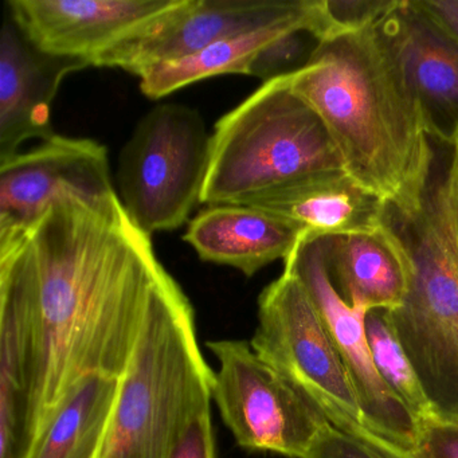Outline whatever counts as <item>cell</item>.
<instances>
[{
	"instance_id": "21",
	"label": "cell",
	"mask_w": 458,
	"mask_h": 458,
	"mask_svg": "<svg viewBox=\"0 0 458 458\" xmlns=\"http://www.w3.org/2000/svg\"><path fill=\"white\" fill-rule=\"evenodd\" d=\"M329 13L342 28L360 30L382 22L395 12L398 0H327Z\"/></svg>"
},
{
	"instance_id": "23",
	"label": "cell",
	"mask_w": 458,
	"mask_h": 458,
	"mask_svg": "<svg viewBox=\"0 0 458 458\" xmlns=\"http://www.w3.org/2000/svg\"><path fill=\"white\" fill-rule=\"evenodd\" d=\"M302 458H380L353 434L328 425L313 441Z\"/></svg>"
},
{
	"instance_id": "2",
	"label": "cell",
	"mask_w": 458,
	"mask_h": 458,
	"mask_svg": "<svg viewBox=\"0 0 458 458\" xmlns=\"http://www.w3.org/2000/svg\"><path fill=\"white\" fill-rule=\"evenodd\" d=\"M382 22L318 41L289 81L320 117L344 173L407 216L422 203L436 131Z\"/></svg>"
},
{
	"instance_id": "12",
	"label": "cell",
	"mask_w": 458,
	"mask_h": 458,
	"mask_svg": "<svg viewBox=\"0 0 458 458\" xmlns=\"http://www.w3.org/2000/svg\"><path fill=\"white\" fill-rule=\"evenodd\" d=\"M116 192L108 149L92 139L55 133L28 152L0 162V230L31 224L63 192Z\"/></svg>"
},
{
	"instance_id": "26",
	"label": "cell",
	"mask_w": 458,
	"mask_h": 458,
	"mask_svg": "<svg viewBox=\"0 0 458 458\" xmlns=\"http://www.w3.org/2000/svg\"><path fill=\"white\" fill-rule=\"evenodd\" d=\"M337 428L353 434L356 438L360 439L367 446L371 447L380 458H415L410 450L396 446L393 442L380 437L379 434L364 428L361 423L345 422L337 426Z\"/></svg>"
},
{
	"instance_id": "24",
	"label": "cell",
	"mask_w": 458,
	"mask_h": 458,
	"mask_svg": "<svg viewBox=\"0 0 458 458\" xmlns=\"http://www.w3.org/2000/svg\"><path fill=\"white\" fill-rule=\"evenodd\" d=\"M211 412L195 420L170 458H216Z\"/></svg>"
},
{
	"instance_id": "3",
	"label": "cell",
	"mask_w": 458,
	"mask_h": 458,
	"mask_svg": "<svg viewBox=\"0 0 458 458\" xmlns=\"http://www.w3.org/2000/svg\"><path fill=\"white\" fill-rule=\"evenodd\" d=\"M420 208L387 219L410 262L403 302L385 310L422 386L434 418L458 423V176L441 143Z\"/></svg>"
},
{
	"instance_id": "17",
	"label": "cell",
	"mask_w": 458,
	"mask_h": 458,
	"mask_svg": "<svg viewBox=\"0 0 458 458\" xmlns=\"http://www.w3.org/2000/svg\"><path fill=\"white\" fill-rule=\"evenodd\" d=\"M183 240L202 261L226 265L251 277L296 248L300 233L248 205L206 206L189 222Z\"/></svg>"
},
{
	"instance_id": "6",
	"label": "cell",
	"mask_w": 458,
	"mask_h": 458,
	"mask_svg": "<svg viewBox=\"0 0 458 458\" xmlns=\"http://www.w3.org/2000/svg\"><path fill=\"white\" fill-rule=\"evenodd\" d=\"M211 133L199 112L155 106L136 125L117 165L120 200L148 235L179 229L199 205L210 165Z\"/></svg>"
},
{
	"instance_id": "16",
	"label": "cell",
	"mask_w": 458,
	"mask_h": 458,
	"mask_svg": "<svg viewBox=\"0 0 458 458\" xmlns=\"http://www.w3.org/2000/svg\"><path fill=\"white\" fill-rule=\"evenodd\" d=\"M382 28L430 117L436 141H446L445 122L452 130L458 122V42L407 0L383 20Z\"/></svg>"
},
{
	"instance_id": "7",
	"label": "cell",
	"mask_w": 458,
	"mask_h": 458,
	"mask_svg": "<svg viewBox=\"0 0 458 458\" xmlns=\"http://www.w3.org/2000/svg\"><path fill=\"white\" fill-rule=\"evenodd\" d=\"M218 359L213 399L235 442L249 452L302 458L331 425L323 410L257 355L250 343H208Z\"/></svg>"
},
{
	"instance_id": "10",
	"label": "cell",
	"mask_w": 458,
	"mask_h": 458,
	"mask_svg": "<svg viewBox=\"0 0 458 458\" xmlns=\"http://www.w3.org/2000/svg\"><path fill=\"white\" fill-rule=\"evenodd\" d=\"M301 281L345 364L358 396L361 425L396 446L411 450L420 420L386 385L366 335L367 310L345 304L332 285L323 238L302 241L284 259Z\"/></svg>"
},
{
	"instance_id": "25",
	"label": "cell",
	"mask_w": 458,
	"mask_h": 458,
	"mask_svg": "<svg viewBox=\"0 0 458 458\" xmlns=\"http://www.w3.org/2000/svg\"><path fill=\"white\" fill-rule=\"evenodd\" d=\"M418 9L458 42V0H417Z\"/></svg>"
},
{
	"instance_id": "19",
	"label": "cell",
	"mask_w": 458,
	"mask_h": 458,
	"mask_svg": "<svg viewBox=\"0 0 458 458\" xmlns=\"http://www.w3.org/2000/svg\"><path fill=\"white\" fill-rule=\"evenodd\" d=\"M119 377L93 374L77 383L39 431L28 458H100Z\"/></svg>"
},
{
	"instance_id": "22",
	"label": "cell",
	"mask_w": 458,
	"mask_h": 458,
	"mask_svg": "<svg viewBox=\"0 0 458 458\" xmlns=\"http://www.w3.org/2000/svg\"><path fill=\"white\" fill-rule=\"evenodd\" d=\"M410 452L415 458H458V423L438 418L422 420Z\"/></svg>"
},
{
	"instance_id": "13",
	"label": "cell",
	"mask_w": 458,
	"mask_h": 458,
	"mask_svg": "<svg viewBox=\"0 0 458 458\" xmlns=\"http://www.w3.org/2000/svg\"><path fill=\"white\" fill-rule=\"evenodd\" d=\"M302 4L304 0H186L167 22L114 53L104 68L140 77L157 64L190 57L216 42L277 22Z\"/></svg>"
},
{
	"instance_id": "20",
	"label": "cell",
	"mask_w": 458,
	"mask_h": 458,
	"mask_svg": "<svg viewBox=\"0 0 458 458\" xmlns=\"http://www.w3.org/2000/svg\"><path fill=\"white\" fill-rule=\"evenodd\" d=\"M366 335L375 367L388 388L420 422L434 418L414 367L388 323L385 310H369L367 313Z\"/></svg>"
},
{
	"instance_id": "27",
	"label": "cell",
	"mask_w": 458,
	"mask_h": 458,
	"mask_svg": "<svg viewBox=\"0 0 458 458\" xmlns=\"http://www.w3.org/2000/svg\"><path fill=\"white\" fill-rule=\"evenodd\" d=\"M446 141L449 143L450 148H452L453 155H454L458 176V122L455 123L454 127H453L452 132H450L449 138H447Z\"/></svg>"
},
{
	"instance_id": "18",
	"label": "cell",
	"mask_w": 458,
	"mask_h": 458,
	"mask_svg": "<svg viewBox=\"0 0 458 458\" xmlns=\"http://www.w3.org/2000/svg\"><path fill=\"white\" fill-rule=\"evenodd\" d=\"M327 267L345 304L367 310H393L409 288L410 262L401 238L387 219L374 234L326 237Z\"/></svg>"
},
{
	"instance_id": "1",
	"label": "cell",
	"mask_w": 458,
	"mask_h": 458,
	"mask_svg": "<svg viewBox=\"0 0 458 458\" xmlns=\"http://www.w3.org/2000/svg\"><path fill=\"white\" fill-rule=\"evenodd\" d=\"M171 277L117 191L63 192L0 230V458H28L84 377H122Z\"/></svg>"
},
{
	"instance_id": "8",
	"label": "cell",
	"mask_w": 458,
	"mask_h": 458,
	"mask_svg": "<svg viewBox=\"0 0 458 458\" xmlns=\"http://www.w3.org/2000/svg\"><path fill=\"white\" fill-rule=\"evenodd\" d=\"M257 355L312 399L332 425L361 423L345 364L300 278L284 269L259 297Z\"/></svg>"
},
{
	"instance_id": "11",
	"label": "cell",
	"mask_w": 458,
	"mask_h": 458,
	"mask_svg": "<svg viewBox=\"0 0 458 458\" xmlns=\"http://www.w3.org/2000/svg\"><path fill=\"white\" fill-rule=\"evenodd\" d=\"M329 13L327 0H304L293 14L251 33L216 42L202 52L157 64L143 72L140 89L152 100L211 77L243 74L267 81L289 73L288 66L301 55L302 34L316 41L347 33Z\"/></svg>"
},
{
	"instance_id": "4",
	"label": "cell",
	"mask_w": 458,
	"mask_h": 458,
	"mask_svg": "<svg viewBox=\"0 0 458 458\" xmlns=\"http://www.w3.org/2000/svg\"><path fill=\"white\" fill-rule=\"evenodd\" d=\"M214 374L200 353L191 302L171 277L119 379L100 458H170L191 423L211 412Z\"/></svg>"
},
{
	"instance_id": "15",
	"label": "cell",
	"mask_w": 458,
	"mask_h": 458,
	"mask_svg": "<svg viewBox=\"0 0 458 458\" xmlns=\"http://www.w3.org/2000/svg\"><path fill=\"white\" fill-rule=\"evenodd\" d=\"M245 205L272 214L300 233V241L374 234L387 225V206L344 171L318 174L272 190Z\"/></svg>"
},
{
	"instance_id": "14",
	"label": "cell",
	"mask_w": 458,
	"mask_h": 458,
	"mask_svg": "<svg viewBox=\"0 0 458 458\" xmlns=\"http://www.w3.org/2000/svg\"><path fill=\"white\" fill-rule=\"evenodd\" d=\"M85 68L80 61L42 52L6 12L0 34V162L20 154L31 139L55 135L50 111L61 84Z\"/></svg>"
},
{
	"instance_id": "5",
	"label": "cell",
	"mask_w": 458,
	"mask_h": 458,
	"mask_svg": "<svg viewBox=\"0 0 458 458\" xmlns=\"http://www.w3.org/2000/svg\"><path fill=\"white\" fill-rule=\"evenodd\" d=\"M335 171L344 170L331 136L292 90L289 73L281 74L216 123L200 203L245 205L278 187Z\"/></svg>"
},
{
	"instance_id": "9",
	"label": "cell",
	"mask_w": 458,
	"mask_h": 458,
	"mask_svg": "<svg viewBox=\"0 0 458 458\" xmlns=\"http://www.w3.org/2000/svg\"><path fill=\"white\" fill-rule=\"evenodd\" d=\"M186 0H7V13L42 52L104 68L167 22Z\"/></svg>"
}]
</instances>
